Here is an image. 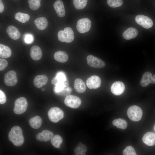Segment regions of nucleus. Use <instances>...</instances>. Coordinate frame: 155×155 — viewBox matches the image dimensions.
Returning a JSON list of instances; mask_svg holds the SVG:
<instances>
[{"mask_svg": "<svg viewBox=\"0 0 155 155\" xmlns=\"http://www.w3.org/2000/svg\"><path fill=\"white\" fill-rule=\"evenodd\" d=\"M8 138L14 146H21L24 142V138L21 127L18 126L13 127L9 133Z\"/></svg>", "mask_w": 155, "mask_h": 155, "instance_id": "1", "label": "nucleus"}, {"mask_svg": "<svg viewBox=\"0 0 155 155\" xmlns=\"http://www.w3.org/2000/svg\"><path fill=\"white\" fill-rule=\"evenodd\" d=\"M138 34V31L135 28L130 27L125 30L123 34V38L127 40H129L135 38Z\"/></svg>", "mask_w": 155, "mask_h": 155, "instance_id": "19", "label": "nucleus"}, {"mask_svg": "<svg viewBox=\"0 0 155 155\" xmlns=\"http://www.w3.org/2000/svg\"><path fill=\"white\" fill-rule=\"evenodd\" d=\"M87 63L90 66L95 68H101L104 67L105 64L101 59L90 55L87 57Z\"/></svg>", "mask_w": 155, "mask_h": 155, "instance_id": "10", "label": "nucleus"}, {"mask_svg": "<svg viewBox=\"0 0 155 155\" xmlns=\"http://www.w3.org/2000/svg\"><path fill=\"white\" fill-rule=\"evenodd\" d=\"M41 0H28L30 8L32 10H36L40 7Z\"/></svg>", "mask_w": 155, "mask_h": 155, "instance_id": "33", "label": "nucleus"}, {"mask_svg": "<svg viewBox=\"0 0 155 155\" xmlns=\"http://www.w3.org/2000/svg\"><path fill=\"white\" fill-rule=\"evenodd\" d=\"M137 23L143 28L148 29L153 26V22L152 19L149 17L142 15L137 16L135 18Z\"/></svg>", "mask_w": 155, "mask_h": 155, "instance_id": "8", "label": "nucleus"}, {"mask_svg": "<svg viewBox=\"0 0 155 155\" xmlns=\"http://www.w3.org/2000/svg\"><path fill=\"white\" fill-rule=\"evenodd\" d=\"M64 103L67 106L73 108H78L81 103L80 99L78 97L71 95L67 96L64 100Z\"/></svg>", "mask_w": 155, "mask_h": 155, "instance_id": "7", "label": "nucleus"}, {"mask_svg": "<svg viewBox=\"0 0 155 155\" xmlns=\"http://www.w3.org/2000/svg\"><path fill=\"white\" fill-rule=\"evenodd\" d=\"M11 51L10 48L2 44H0V57L2 58H7L10 57Z\"/></svg>", "mask_w": 155, "mask_h": 155, "instance_id": "24", "label": "nucleus"}, {"mask_svg": "<svg viewBox=\"0 0 155 155\" xmlns=\"http://www.w3.org/2000/svg\"><path fill=\"white\" fill-rule=\"evenodd\" d=\"M107 2L110 7L115 8L121 6L123 1L122 0H107Z\"/></svg>", "mask_w": 155, "mask_h": 155, "instance_id": "34", "label": "nucleus"}, {"mask_svg": "<svg viewBox=\"0 0 155 155\" xmlns=\"http://www.w3.org/2000/svg\"><path fill=\"white\" fill-rule=\"evenodd\" d=\"M71 88L68 86L65 88L61 91L58 92L56 94L60 96H67L69 95L71 93Z\"/></svg>", "mask_w": 155, "mask_h": 155, "instance_id": "36", "label": "nucleus"}, {"mask_svg": "<svg viewBox=\"0 0 155 155\" xmlns=\"http://www.w3.org/2000/svg\"><path fill=\"white\" fill-rule=\"evenodd\" d=\"M4 7L1 0H0V13H1L4 11Z\"/></svg>", "mask_w": 155, "mask_h": 155, "instance_id": "40", "label": "nucleus"}, {"mask_svg": "<svg viewBox=\"0 0 155 155\" xmlns=\"http://www.w3.org/2000/svg\"><path fill=\"white\" fill-rule=\"evenodd\" d=\"M34 23L37 28L40 30L45 29L48 26L47 20L44 17L36 18L34 21Z\"/></svg>", "mask_w": 155, "mask_h": 155, "instance_id": "20", "label": "nucleus"}, {"mask_svg": "<svg viewBox=\"0 0 155 155\" xmlns=\"http://www.w3.org/2000/svg\"><path fill=\"white\" fill-rule=\"evenodd\" d=\"M55 59L57 61L61 63L66 62L68 59V56L67 53L63 51H58L55 53Z\"/></svg>", "mask_w": 155, "mask_h": 155, "instance_id": "23", "label": "nucleus"}, {"mask_svg": "<svg viewBox=\"0 0 155 155\" xmlns=\"http://www.w3.org/2000/svg\"><path fill=\"white\" fill-rule=\"evenodd\" d=\"M141 109L136 105L130 106L128 108L127 115L129 118L133 121H138L140 120L142 116Z\"/></svg>", "mask_w": 155, "mask_h": 155, "instance_id": "3", "label": "nucleus"}, {"mask_svg": "<svg viewBox=\"0 0 155 155\" xmlns=\"http://www.w3.org/2000/svg\"><path fill=\"white\" fill-rule=\"evenodd\" d=\"M6 32L9 37L12 39L16 40L21 36L20 33L17 29L13 26H9L6 29Z\"/></svg>", "mask_w": 155, "mask_h": 155, "instance_id": "17", "label": "nucleus"}, {"mask_svg": "<svg viewBox=\"0 0 155 155\" xmlns=\"http://www.w3.org/2000/svg\"><path fill=\"white\" fill-rule=\"evenodd\" d=\"M30 55L31 58L34 60L37 61L40 60L42 56V51L39 47L34 45L31 48Z\"/></svg>", "mask_w": 155, "mask_h": 155, "instance_id": "18", "label": "nucleus"}, {"mask_svg": "<svg viewBox=\"0 0 155 155\" xmlns=\"http://www.w3.org/2000/svg\"><path fill=\"white\" fill-rule=\"evenodd\" d=\"M54 136L53 133L47 130H43L41 133H38L36 136V138L41 142H47L51 140Z\"/></svg>", "mask_w": 155, "mask_h": 155, "instance_id": "13", "label": "nucleus"}, {"mask_svg": "<svg viewBox=\"0 0 155 155\" xmlns=\"http://www.w3.org/2000/svg\"><path fill=\"white\" fill-rule=\"evenodd\" d=\"M125 90V86L122 82L117 81L113 83L111 87L112 93L115 95H119L122 94Z\"/></svg>", "mask_w": 155, "mask_h": 155, "instance_id": "12", "label": "nucleus"}, {"mask_svg": "<svg viewBox=\"0 0 155 155\" xmlns=\"http://www.w3.org/2000/svg\"><path fill=\"white\" fill-rule=\"evenodd\" d=\"M113 125L117 128L123 129H126L127 126V121L124 119L119 118L114 120L112 122Z\"/></svg>", "mask_w": 155, "mask_h": 155, "instance_id": "27", "label": "nucleus"}, {"mask_svg": "<svg viewBox=\"0 0 155 155\" xmlns=\"http://www.w3.org/2000/svg\"><path fill=\"white\" fill-rule=\"evenodd\" d=\"M6 100V98L5 94L2 90H0V103L3 104L5 103Z\"/></svg>", "mask_w": 155, "mask_h": 155, "instance_id": "38", "label": "nucleus"}, {"mask_svg": "<svg viewBox=\"0 0 155 155\" xmlns=\"http://www.w3.org/2000/svg\"><path fill=\"white\" fill-rule=\"evenodd\" d=\"M88 0H73L75 8L77 9H81L86 6Z\"/></svg>", "mask_w": 155, "mask_h": 155, "instance_id": "32", "label": "nucleus"}, {"mask_svg": "<svg viewBox=\"0 0 155 155\" xmlns=\"http://www.w3.org/2000/svg\"><path fill=\"white\" fill-rule=\"evenodd\" d=\"M27 106L28 103L26 98L24 97H20L15 102L14 112L16 114H21L26 111Z\"/></svg>", "mask_w": 155, "mask_h": 155, "instance_id": "5", "label": "nucleus"}, {"mask_svg": "<svg viewBox=\"0 0 155 155\" xmlns=\"http://www.w3.org/2000/svg\"><path fill=\"white\" fill-rule=\"evenodd\" d=\"M101 80L98 76L94 75L88 78L86 81V84L90 89H96L101 86Z\"/></svg>", "mask_w": 155, "mask_h": 155, "instance_id": "11", "label": "nucleus"}, {"mask_svg": "<svg viewBox=\"0 0 155 155\" xmlns=\"http://www.w3.org/2000/svg\"><path fill=\"white\" fill-rule=\"evenodd\" d=\"M42 122L41 118L38 116L32 117L30 119L29 123L30 126L32 128L38 129L39 128Z\"/></svg>", "mask_w": 155, "mask_h": 155, "instance_id": "25", "label": "nucleus"}, {"mask_svg": "<svg viewBox=\"0 0 155 155\" xmlns=\"http://www.w3.org/2000/svg\"><path fill=\"white\" fill-rule=\"evenodd\" d=\"M14 17L16 20L22 23L28 21L30 18L28 14L21 12L17 13L15 14Z\"/></svg>", "mask_w": 155, "mask_h": 155, "instance_id": "28", "label": "nucleus"}, {"mask_svg": "<svg viewBox=\"0 0 155 155\" xmlns=\"http://www.w3.org/2000/svg\"><path fill=\"white\" fill-rule=\"evenodd\" d=\"M48 114L49 119L55 123L62 119L64 116L63 111L57 107L51 108L49 111Z\"/></svg>", "mask_w": 155, "mask_h": 155, "instance_id": "4", "label": "nucleus"}, {"mask_svg": "<svg viewBox=\"0 0 155 155\" xmlns=\"http://www.w3.org/2000/svg\"><path fill=\"white\" fill-rule=\"evenodd\" d=\"M53 7L57 16L61 18L65 15V11L63 2L61 0H57L53 4Z\"/></svg>", "mask_w": 155, "mask_h": 155, "instance_id": "16", "label": "nucleus"}, {"mask_svg": "<svg viewBox=\"0 0 155 155\" xmlns=\"http://www.w3.org/2000/svg\"><path fill=\"white\" fill-rule=\"evenodd\" d=\"M123 155H137L134 148L131 146H127L123 150Z\"/></svg>", "mask_w": 155, "mask_h": 155, "instance_id": "35", "label": "nucleus"}, {"mask_svg": "<svg viewBox=\"0 0 155 155\" xmlns=\"http://www.w3.org/2000/svg\"><path fill=\"white\" fill-rule=\"evenodd\" d=\"M67 80L65 74L61 72L57 73L56 75L51 80V84L56 85L59 83L63 82Z\"/></svg>", "mask_w": 155, "mask_h": 155, "instance_id": "26", "label": "nucleus"}, {"mask_svg": "<svg viewBox=\"0 0 155 155\" xmlns=\"http://www.w3.org/2000/svg\"><path fill=\"white\" fill-rule=\"evenodd\" d=\"M18 81L16 72L13 70L8 71L4 75V82L8 86H15L17 83Z\"/></svg>", "mask_w": 155, "mask_h": 155, "instance_id": "9", "label": "nucleus"}, {"mask_svg": "<svg viewBox=\"0 0 155 155\" xmlns=\"http://www.w3.org/2000/svg\"><path fill=\"white\" fill-rule=\"evenodd\" d=\"M8 62L5 59H0V70L2 71L4 70L7 66Z\"/></svg>", "mask_w": 155, "mask_h": 155, "instance_id": "37", "label": "nucleus"}, {"mask_svg": "<svg viewBox=\"0 0 155 155\" xmlns=\"http://www.w3.org/2000/svg\"><path fill=\"white\" fill-rule=\"evenodd\" d=\"M143 142L149 146H153L155 145V133L148 132L146 133L142 138Z\"/></svg>", "mask_w": 155, "mask_h": 155, "instance_id": "15", "label": "nucleus"}, {"mask_svg": "<svg viewBox=\"0 0 155 155\" xmlns=\"http://www.w3.org/2000/svg\"><path fill=\"white\" fill-rule=\"evenodd\" d=\"M91 26V22L88 18H84L79 19L77 22L76 28L79 32L83 33L90 30Z\"/></svg>", "mask_w": 155, "mask_h": 155, "instance_id": "6", "label": "nucleus"}, {"mask_svg": "<svg viewBox=\"0 0 155 155\" xmlns=\"http://www.w3.org/2000/svg\"><path fill=\"white\" fill-rule=\"evenodd\" d=\"M48 81V79L46 75H38L34 78L33 84L36 87L40 88L45 85L47 83Z\"/></svg>", "mask_w": 155, "mask_h": 155, "instance_id": "14", "label": "nucleus"}, {"mask_svg": "<svg viewBox=\"0 0 155 155\" xmlns=\"http://www.w3.org/2000/svg\"><path fill=\"white\" fill-rule=\"evenodd\" d=\"M63 142V139L61 136L58 135H56L51 140V142L52 145L55 148H59Z\"/></svg>", "mask_w": 155, "mask_h": 155, "instance_id": "29", "label": "nucleus"}, {"mask_svg": "<svg viewBox=\"0 0 155 155\" xmlns=\"http://www.w3.org/2000/svg\"><path fill=\"white\" fill-rule=\"evenodd\" d=\"M74 88L77 92L81 93L85 92L86 87L85 83L81 79L77 78L74 81Z\"/></svg>", "mask_w": 155, "mask_h": 155, "instance_id": "22", "label": "nucleus"}, {"mask_svg": "<svg viewBox=\"0 0 155 155\" xmlns=\"http://www.w3.org/2000/svg\"><path fill=\"white\" fill-rule=\"evenodd\" d=\"M152 84H155V74L152 76Z\"/></svg>", "mask_w": 155, "mask_h": 155, "instance_id": "41", "label": "nucleus"}, {"mask_svg": "<svg viewBox=\"0 0 155 155\" xmlns=\"http://www.w3.org/2000/svg\"><path fill=\"white\" fill-rule=\"evenodd\" d=\"M69 83L68 80L63 82H60L57 84L54 88V91L56 94L65 88L69 86Z\"/></svg>", "mask_w": 155, "mask_h": 155, "instance_id": "31", "label": "nucleus"}, {"mask_svg": "<svg viewBox=\"0 0 155 155\" xmlns=\"http://www.w3.org/2000/svg\"><path fill=\"white\" fill-rule=\"evenodd\" d=\"M24 40L26 43L29 44L33 42L34 39L32 35L28 34L25 36Z\"/></svg>", "mask_w": 155, "mask_h": 155, "instance_id": "39", "label": "nucleus"}, {"mask_svg": "<svg viewBox=\"0 0 155 155\" xmlns=\"http://www.w3.org/2000/svg\"><path fill=\"white\" fill-rule=\"evenodd\" d=\"M59 40L60 42L70 43L74 39V32L69 27L65 28L63 30H60L57 34Z\"/></svg>", "mask_w": 155, "mask_h": 155, "instance_id": "2", "label": "nucleus"}, {"mask_svg": "<svg viewBox=\"0 0 155 155\" xmlns=\"http://www.w3.org/2000/svg\"><path fill=\"white\" fill-rule=\"evenodd\" d=\"M152 76L151 73L150 72H145L142 75L140 83L142 86L145 87L149 84L152 83Z\"/></svg>", "mask_w": 155, "mask_h": 155, "instance_id": "21", "label": "nucleus"}, {"mask_svg": "<svg viewBox=\"0 0 155 155\" xmlns=\"http://www.w3.org/2000/svg\"><path fill=\"white\" fill-rule=\"evenodd\" d=\"M87 151L86 146L82 143H80L74 150L75 155H85Z\"/></svg>", "mask_w": 155, "mask_h": 155, "instance_id": "30", "label": "nucleus"}]
</instances>
